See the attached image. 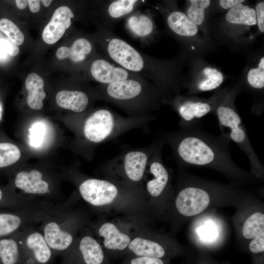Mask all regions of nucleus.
Listing matches in <instances>:
<instances>
[{"label": "nucleus", "instance_id": "bb28decb", "mask_svg": "<svg viewBox=\"0 0 264 264\" xmlns=\"http://www.w3.org/2000/svg\"><path fill=\"white\" fill-rule=\"evenodd\" d=\"M56 101L60 107L79 113L86 110L89 99L84 92L64 90L57 94Z\"/></svg>", "mask_w": 264, "mask_h": 264}, {"label": "nucleus", "instance_id": "9b49d317", "mask_svg": "<svg viewBox=\"0 0 264 264\" xmlns=\"http://www.w3.org/2000/svg\"><path fill=\"white\" fill-rule=\"evenodd\" d=\"M230 220L236 242L245 250L248 242L264 231V203L258 196L248 191L236 206Z\"/></svg>", "mask_w": 264, "mask_h": 264}, {"label": "nucleus", "instance_id": "79ce46f5", "mask_svg": "<svg viewBox=\"0 0 264 264\" xmlns=\"http://www.w3.org/2000/svg\"><path fill=\"white\" fill-rule=\"evenodd\" d=\"M15 2L17 7L21 10L25 9L28 4L26 0H16Z\"/></svg>", "mask_w": 264, "mask_h": 264}, {"label": "nucleus", "instance_id": "7c9ffc66", "mask_svg": "<svg viewBox=\"0 0 264 264\" xmlns=\"http://www.w3.org/2000/svg\"><path fill=\"white\" fill-rule=\"evenodd\" d=\"M129 28L137 36L147 37L153 34L154 27L153 20L148 16H132L128 21Z\"/></svg>", "mask_w": 264, "mask_h": 264}, {"label": "nucleus", "instance_id": "58836bf2", "mask_svg": "<svg viewBox=\"0 0 264 264\" xmlns=\"http://www.w3.org/2000/svg\"><path fill=\"white\" fill-rule=\"evenodd\" d=\"M259 36L264 33V1L257 0L254 5Z\"/></svg>", "mask_w": 264, "mask_h": 264}, {"label": "nucleus", "instance_id": "e433bc0d", "mask_svg": "<svg viewBox=\"0 0 264 264\" xmlns=\"http://www.w3.org/2000/svg\"><path fill=\"white\" fill-rule=\"evenodd\" d=\"M245 0H214L212 9V18L218 14H222L234 6L244 2Z\"/></svg>", "mask_w": 264, "mask_h": 264}, {"label": "nucleus", "instance_id": "7ed1b4c3", "mask_svg": "<svg viewBox=\"0 0 264 264\" xmlns=\"http://www.w3.org/2000/svg\"><path fill=\"white\" fill-rule=\"evenodd\" d=\"M208 32L218 45L246 53L259 36L254 5L245 0L220 16L212 18Z\"/></svg>", "mask_w": 264, "mask_h": 264}, {"label": "nucleus", "instance_id": "aec40b11", "mask_svg": "<svg viewBox=\"0 0 264 264\" xmlns=\"http://www.w3.org/2000/svg\"><path fill=\"white\" fill-rule=\"evenodd\" d=\"M94 230L96 238L108 256L126 254L133 235H131L116 223L110 221L100 223Z\"/></svg>", "mask_w": 264, "mask_h": 264}, {"label": "nucleus", "instance_id": "37998d69", "mask_svg": "<svg viewBox=\"0 0 264 264\" xmlns=\"http://www.w3.org/2000/svg\"><path fill=\"white\" fill-rule=\"evenodd\" d=\"M45 7H48L51 4L52 0H43L41 1Z\"/></svg>", "mask_w": 264, "mask_h": 264}, {"label": "nucleus", "instance_id": "ea45409f", "mask_svg": "<svg viewBox=\"0 0 264 264\" xmlns=\"http://www.w3.org/2000/svg\"><path fill=\"white\" fill-rule=\"evenodd\" d=\"M196 264H220L208 252L197 250Z\"/></svg>", "mask_w": 264, "mask_h": 264}, {"label": "nucleus", "instance_id": "c85d7f7f", "mask_svg": "<svg viewBox=\"0 0 264 264\" xmlns=\"http://www.w3.org/2000/svg\"><path fill=\"white\" fill-rule=\"evenodd\" d=\"M92 49V44L88 40L80 38L75 40L70 47L65 46L59 47L56 55L58 59L69 58L73 62L77 63L84 61Z\"/></svg>", "mask_w": 264, "mask_h": 264}, {"label": "nucleus", "instance_id": "f8f14e48", "mask_svg": "<svg viewBox=\"0 0 264 264\" xmlns=\"http://www.w3.org/2000/svg\"><path fill=\"white\" fill-rule=\"evenodd\" d=\"M126 254L170 259L188 257V250L172 235L157 231L145 230L133 235Z\"/></svg>", "mask_w": 264, "mask_h": 264}, {"label": "nucleus", "instance_id": "f257e3e1", "mask_svg": "<svg viewBox=\"0 0 264 264\" xmlns=\"http://www.w3.org/2000/svg\"><path fill=\"white\" fill-rule=\"evenodd\" d=\"M164 139L181 168L212 169L225 176L230 183L238 186L257 181L234 162L229 150L230 141L221 134L214 135L195 126L168 133Z\"/></svg>", "mask_w": 264, "mask_h": 264}, {"label": "nucleus", "instance_id": "39448f33", "mask_svg": "<svg viewBox=\"0 0 264 264\" xmlns=\"http://www.w3.org/2000/svg\"><path fill=\"white\" fill-rule=\"evenodd\" d=\"M237 90L232 86L219 88V96L214 114L218 118L221 134L236 143L247 156L250 173L257 180L264 179V167L249 138L235 104Z\"/></svg>", "mask_w": 264, "mask_h": 264}, {"label": "nucleus", "instance_id": "f03ea898", "mask_svg": "<svg viewBox=\"0 0 264 264\" xmlns=\"http://www.w3.org/2000/svg\"><path fill=\"white\" fill-rule=\"evenodd\" d=\"M248 191L241 186L204 179L181 170L164 217L176 231L206 212L235 208Z\"/></svg>", "mask_w": 264, "mask_h": 264}, {"label": "nucleus", "instance_id": "423d86ee", "mask_svg": "<svg viewBox=\"0 0 264 264\" xmlns=\"http://www.w3.org/2000/svg\"><path fill=\"white\" fill-rule=\"evenodd\" d=\"M159 6L168 30L179 42L182 47L181 53L188 59L205 58L207 54L216 51L217 44L177 7L176 1L164 2Z\"/></svg>", "mask_w": 264, "mask_h": 264}, {"label": "nucleus", "instance_id": "a19ab883", "mask_svg": "<svg viewBox=\"0 0 264 264\" xmlns=\"http://www.w3.org/2000/svg\"><path fill=\"white\" fill-rule=\"evenodd\" d=\"M40 0H29L28 4L30 11L33 13L38 12L40 9Z\"/></svg>", "mask_w": 264, "mask_h": 264}, {"label": "nucleus", "instance_id": "6ab92c4d", "mask_svg": "<svg viewBox=\"0 0 264 264\" xmlns=\"http://www.w3.org/2000/svg\"><path fill=\"white\" fill-rule=\"evenodd\" d=\"M50 215L46 209L13 210L0 209V238L38 226Z\"/></svg>", "mask_w": 264, "mask_h": 264}, {"label": "nucleus", "instance_id": "20e7f679", "mask_svg": "<svg viewBox=\"0 0 264 264\" xmlns=\"http://www.w3.org/2000/svg\"><path fill=\"white\" fill-rule=\"evenodd\" d=\"M102 95L104 99L123 109L130 117L151 116V112L167 104L171 98L154 85L144 84L130 78L104 85Z\"/></svg>", "mask_w": 264, "mask_h": 264}, {"label": "nucleus", "instance_id": "c756f323", "mask_svg": "<svg viewBox=\"0 0 264 264\" xmlns=\"http://www.w3.org/2000/svg\"><path fill=\"white\" fill-rule=\"evenodd\" d=\"M18 234L0 238V264H23Z\"/></svg>", "mask_w": 264, "mask_h": 264}, {"label": "nucleus", "instance_id": "c9c22d12", "mask_svg": "<svg viewBox=\"0 0 264 264\" xmlns=\"http://www.w3.org/2000/svg\"><path fill=\"white\" fill-rule=\"evenodd\" d=\"M44 125L41 122L32 124L29 131V143L34 147H39L42 143L45 135Z\"/></svg>", "mask_w": 264, "mask_h": 264}, {"label": "nucleus", "instance_id": "5701e85b", "mask_svg": "<svg viewBox=\"0 0 264 264\" xmlns=\"http://www.w3.org/2000/svg\"><path fill=\"white\" fill-rule=\"evenodd\" d=\"M73 17L74 14L67 6H62L56 9L43 31L44 41L48 44L58 41L70 26L71 19Z\"/></svg>", "mask_w": 264, "mask_h": 264}, {"label": "nucleus", "instance_id": "ddd939ff", "mask_svg": "<svg viewBox=\"0 0 264 264\" xmlns=\"http://www.w3.org/2000/svg\"><path fill=\"white\" fill-rule=\"evenodd\" d=\"M78 191L84 201L94 208H110L118 202L141 201L145 197L142 193L126 189L107 178L85 179Z\"/></svg>", "mask_w": 264, "mask_h": 264}, {"label": "nucleus", "instance_id": "b1692460", "mask_svg": "<svg viewBox=\"0 0 264 264\" xmlns=\"http://www.w3.org/2000/svg\"><path fill=\"white\" fill-rule=\"evenodd\" d=\"M214 3V0H187L183 10L189 19L209 37V22Z\"/></svg>", "mask_w": 264, "mask_h": 264}, {"label": "nucleus", "instance_id": "4be33fe9", "mask_svg": "<svg viewBox=\"0 0 264 264\" xmlns=\"http://www.w3.org/2000/svg\"><path fill=\"white\" fill-rule=\"evenodd\" d=\"M13 186L21 190L25 194L34 197H44L50 198V186L43 177V173L38 170H32L18 172L13 181Z\"/></svg>", "mask_w": 264, "mask_h": 264}, {"label": "nucleus", "instance_id": "6e6552de", "mask_svg": "<svg viewBox=\"0 0 264 264\" xmlns=\"http://www.w3.org/2000/svg\"><path fill=\"white\" fill-rule=\"evenodd\" d=\"M156 143L144 149L124 151L109 161L104 166L106 178L128 190L143 193L144 173Z\"/></svg>", "mask_w": 264, "mask_h": 264}, {"label": "nucleus", "instance_id": "9d476101", "mask_svg": "<svg viewBox=\"0 0 264 264\" xmlns=\"http://www.w3.org/2000/svg\"><path fill=\"white\" fill-rule=\"evenodd\" d=\"M217 210L206 212L190 222L188 237L197 250L215 251L227 242L230 235L229 224Z\"/></svg>", "mask_w": 264, "mask_h": 264}, {"label": "nucleus", "instance_id": "a878e982", "mask_svg": "<svg viewBox=\"0 0 264 264\" xmlns=\"http://www.w3.org/2000/svg\"><path fill=\"white\" fill-rule=\"evenodd\" d=\"M51 203L41 199H33L15 194L10 190L0 187V209H36L49 207Z\"/></svg>", "mask_w": 264, "mask_h": 264}, {"label": "nucleus", "instance_id": "4c0bfd02", "mask_svg": "<svg viewBox=\"0 0 264 264\" xmlns=\"http://www.w3.org/2000/svg\"><path fill=\"white\" fill-rule=\"evenodd\" d=\"M171 260L142 256H128L122 264H170Z\"/></svg>", "mask_w": 264, "mask_h": 264}, {"label": "nucleus", "instance_id": "473e14b6", "mask_svg": "<svg viewBox=\"0 0 264 264\" xmlns=\"http://www.w3.org/2000/svg\"><path fill=\"white\" fill-rule=\"evenodd\" d=\"M0 30L17 45H22L24 36L22 31L13 22L7 18L0 19Z\"/></svg>", "mask_w": 264, "mask_h": 264}, {"label": "nucleus", "instance_id": "2f4dec72", "mask_svg": "<svg viewBox=\"0 0 264 264\" xmlns=\"http://www.w3.org/2000/svg\"><path fill=\"white\" fill-rule=\"evenodd\" d=\"M245 251L248 252L251 257V264H264V231L255 237L248 242Z\"/></svg>", "mask_w": 264, "mask_h": 264}, {"label": "nucleus", "instance_id": "4468645a", "mask_svg": "<svg viewBox=\"0 0 264 264\" xmlns=\"http://www.w3.org/2000/svg\"><path fill=\"white\" fill-rule=\"evenodd\" d=\"M246 54L244 69L233 87L238 93L246 92L253 97L251 111L261 115L264 110V51L261 47L250 49Z\"/></svg>", "mask_w": 264, "mask_h": 264}, {"label": "nucleus", "instance_id": "f3484780", "mask_svg": "<svg viewBox=\"0 0 264 264\" xmlns=\"http://www.w3.org/2000/svg\"><path fill=\"white\" fill-rule=\"evenodd\" d=\"M60 264H110L109 257L93 233L84 227Z\"/></svg>", "mask_w": 264, "mask_h": 264}, {"label": "nucleus", "instance_id": "72a5a7b5", "mask_svg": "<svg viewBox=\"0 0 264 264\" xmlns=\"http://www.w3.org/2000/svg\"><path fill=\"white\" fill-rule=\"evenodd\" d=\"M135 0H118L112 2L109 6V15L113 18H120L131 12L133 9Z\"/></svg>", "mask_w": 264, "mask_h": 264}, {"label": "nucleus", "instance_id": "f704fd0d", "mask_svg": "<svg viewBox=\"0 0 264 264\" xmlns=\"http://www.w3.org/2000/svg\"><path fill=\"white\" fill-rule=\"evenodd\" d=\"M19 52L18 45L13 42L0 29V62H5L9 56L15 57Z\"/></svg>", "mask_w": 264, "mask_h": 264}, {"label": "nucleus", "instance_id": "2eb2a0df", "mask_svg": "<svg viewBox=\"0 0 264 264\" xmlns=\"http://www.w3.org/2000/svg\"><path fill=\"white\" fill-rule=\"evenodd\" d=\"M185 64L188 71L185 74L182 86L188 90L186 95L216 90L227 78L220 68L209 63L203 57L190 58Z\"/></svg>", "mask_w": 264, "mask_h": 264}, {"label": "nucleus", "instance_id": "cd10ccee", "mask_svg": "<svg viewBox=\"0 0 264 264\" xmlns=\"http://www.w3.org/2000/svg\"><path fill=\"white\" fill-rule=\"evenodd\" d=\"M25 86L28 92L27 103L29 107L35 110L42 109L43 100L46 96L43 79L37 74L31 73L26 78Z\"/></svg>", "mask_w": 264, "mask_h": 264}, {"label": "nucleus", "instance_id": "1a4fd4ad", "mask_svg": "<svg viewBox=\"0 0 264 264\" xmlns=\"http://www.w3.org/2000/svg\"><path fill=\"white\" fill-rule=\"evenodd\" d=\"M84 222L82 215L72 210L69 205L44 220L38 228L56 256L62 257L84 227Z\"/></svg>", "mask_w": 264, "mask_h": 264}, {"label": "nucleus", "instance_id": "393cba45", "mask_svg": "<svg viewBox=\"0 0 264 264\" xmlns=\"http://www.w3.org/2000/svg\"><path fill=\"white\" fill-rule=\"evenodd\" d=\"M90 73L96 81L107 85L129 79L128 70L114 66L104 59L95 60L90 66Z\"/></svg>", "mask_w": 264, "mask_h": 264}, {"label": "nucleus", "instance_id": "412c9836", "mask_svg": "<svg viewBox=\"0 0 264 264\" xmlns=\"http://www.w3.org/2000/svg\"><path fill=\"white\" fill-rule=\"evenodd\" d=\"M107 51L110 57L127 70L139 72L144 67V61L141 54L121 39H110L107 44Z\"/></svg>", "mask_w": 264, "mask_h": 264}, {"label": "nucleus", "instance_id": "dca6fc26", "mask_svg": "<svg viewBox=\"0 0 264 264\" xmlns=\"http://www.w3.org/2000/svg\"><path fill=\"white\" fill-rule=\"evenodd\" d=\"M219 88L207 99L195 95L178 94L169 99L167 104L171 105L179 115L181 128L197 126L201 118L209 113L214 114Z\"/></svg>", "mask_w": 264, "mask_h": 264}, {"label": "nucleus", "instance_id": "0eeeda50", "mask_svg": "<svg viewBox=\"0 0 264 264\" xmlns=\"http://www.w3.org/2000/svg\"><path fill=\"white\" fill-rule=\"evenodd\" d=\"M163 145L162 141H157L142 182L146 202L155 217H164L174 190L171 173L162 159Z\"/></svg>", "mask_w": 264, "mask_h": 264}, {"label": "nucleus", "instance_id": "a211bd4d", "mask_svg": "<svg viewBox=\"0 0 264 264\" xmlns=\"http://www.w3.org/2000/svg\"><path fill=\"white\" fill-rule=\"evenodd\" d=\"M23 264H52L57 257L38 226L29 227L18 234Z\"/></svg>", "mask_w": 264, "mask_h": 264}]
</instances>
